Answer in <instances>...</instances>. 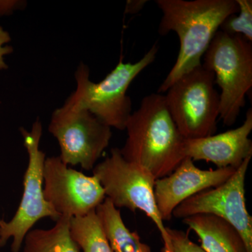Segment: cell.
<instances>
[{"label": "cell", "instance_id": "8992f818", "mask_svg": "<svg viewBox=\"0 0 252 252\" xmlns=\"http://www.w3.org/2000/svg\"><path fill=\"white\" fill-rule=\"evenodd\" d=\"M93 174L103 187L106 198L116 208L126 207L131 212L141 210L152 220L163 242L162 252H171L170 238L158 210L154 186L156 179L137 164L126 160L119 148L95 165Z\"/></svg>", "mask_w": 252, "mask_h": 252}, {"label": "cell", "instance_id": "5b68a950", "mask_svg": "<svg viewBox=\"0 0 252 252\" xmlns=\"http://www.w3.org/2000/svg\"><path fill=\"white\" fill-rule=\"evenodd\" d=\"M215 84L214 73L201 64L184 74L164 94L172 120L187 140L216 132L220 97Z\"/></svg>", "mask_w": 252, "mask_h": 252}, {"label": "cell", "instance_id": "e0dca14e", "mask_svg": "<svg viewBox=\"0 0 252 252\" xmlns=\"http://www.w3.org/2000/svg\"><path fill=\"white\" fill-rule=\"evenodd\" d=\"M239 11L228 16L220 26V31L233 36H240L252 42V1L236 0Z\"/></svg>", "mask_w": 252, "mask_h": 252}, {"label": "cell", "instance_id": "3957f363", "mask_svg": "<svg viewBox=\"0 0 252 252\" xmlns=\"http://www.w3.org/2000/svg\"><path fill=\"white\" fill-rule=\"evenodd\" d=\"M158 51V46L155 43L137 62L125 63L121 58L116 67L98 83L90 80L89 67L81 63L75 72L77 89L66 101L75 108L89 111L110 127L125 130L132 114V100L127 95V89L155 61Z\"/></svg>", "mask_w": 252, "mask_h": 252}, {"label": "cell", "instance_id": "52a82bcc", "mask_svg": "<svg viewBox=\"0 0 252 252\" xmlns=\"http://www.w3.org/2000/svg\"><path fill=\"white\" fill-rule=\"evenodd\" d=\"M23 143L27 149L28 165L23 178V193L16 215L10 221L1 220L0 240L3 246L13 238L11 252H20L23 240L28 232L38 220L49 218L57 221L59 214L55 211L44 195V167L46 155L39 149L42 125L39 120L33 124L32 130L21 127Z\"/></svg>", "mask_w": 252, "mask_h": 252}, {"label": "cell", "instance_id": "7c38bea8", "mask_svg": "<svg viewBox=\"0 0 252 252\" xmlns=\"http://www.w3.org/2000/svg\"><path fill=\"white\" fill-rule=\"evenodd\" d=\"M252 109L247 112L245 122L238 127L218 135L185 141V154L193 161L212 162L217 168L238 169L245 159L252 157Z\"/></svg>", "mask_w": 252, "mask_h": 252}, {"label": "cell", "instance_id": "7a4b0ae2", "mask_svg": "<svg viewBox=\"0 0 252 252\" xmlns=\"http://www.w3.org/2000/svg\"><path fill=\"white\" fill-rule=\"evenodd\" d=\"M123 157L148 170L156 180L167 177L185 158V141L172 120L165 95L145 96L126 123Z\"/></svg>", "mask_w": 252, "mask_h": 252}, {"label": "cell", "instance_id": "277c9868", "mask_svg": "<svg viewBox=\"0 0 252 252\" xmlns=\"http://www.w3.org/2000/svg\"><path fill=\"white\" fill-rule=\"evenodd\" d=\"M203 59L202 65L214 73L220 89V118L233 126L252 87V42L219 30Z\"/></svg>", "mask_w": 252, "mask_h": 252}, {"label": "cell", "instance_id": "8fae6325", "mask_svg": "<svg viewBox=\"0 0 252 252\" xmlns=\"http://www.w3.org/2000/svg\"><path fill=\"white\" fill-rule=\"evenodd\" d=\"M236 170L230 167L201 170L186 157L170 175L156 180L154 195L162 220H171L172 212L181 203L200 192L223 185Z\"/></svg>", "mask_w": 252, "mask_h": 252}, {"label": "cell", "instance_id": "30bf717a", "mask_svg": "<svg viewBox=\"0 0 252 252\" xmlns=\"http://www.w3.org/2000/svg\"><path fill=\"white\" fill-rule=\"evenodd\" d=\"M44 183L46 200L61 217L85 216L106 198L97 177L71 168L60 157L46 158Z\"/></svg>", "mask_w": 252, "mask_h": 252}, {"label": "cell", "instance_id": "ac0fdd59", "mask_svg": "<svg viewBox=\"0 0 252 252\" xmlns=\"http://www.w3.org/2000/svg\"><path fill=\"white\" fill-rule=\"evenodd\" d=\"M166 231L170 238L171 252H207L192 242L185 232L170 227H166Z\"/></svg>", "mask_w": 252, "mask_h": 252}, {"label": "cell", "instance_id": "9a60e30c", "mask_svg": "<svg viewBox=\"0 0 252 252\" xmlns=\"http://www.w3.org/2000/svg\"><path fill=\"white\" fill-rule=\"evenodd\" d=\"M70 220L62 216L50 229L30 230L23 240V252H81L71 235Z\"/></svg>", "mask_w": 252, "mask_h": 252}, {"label": "cell", "instance_id": "4fadbf2b", "mask_svg": "<svg viewBox=\"0 0 252 252\" xmlns=\"http://www.w3.org/2000/svg\"><path fill=\"white\" fill-rule=\"evenodd\" d=\"M182 222L195 232L207 252H247L243 238L228 221L210 214H198Z\"/></svg>", "mask_w": 252, "mask_h": 252}, {"label": "cell", "instance_id": "6da1fadb", "mask_svg": "<svg viewBox=\"0 0 252 252\" xmlns=\"http://www.w3.org/2000/svg\"><path fill=\"white\" fill-rule=\"evenodd\" d=\"M162 16L159 34L175 32L180 39V51L171 70L158 89L163 94L195 67L225 18L239 11L236 0H157Z\"/></svg>", "mask_w": 252, "mask_h": 252}, {"label": "cell", "instance_id": "44dd1931", "mask_svg": "<svg viewBox=\"0 0 252 252\" xmlns=\"http://www.w3.org/2000/svg\"><path fill=\"white\" fill-rule=\"evenodd\" d=\"M1 220H0V225H1ZM3 247L2 244H1V240H0V248Z\"/></svg>", "mask_w": 252, "mask_h": 252}, {"label": "cell", "instance_id": "2e32d148", "mask_svg": "<svg viewBox=\"0 0 252 252\" xmlns=\"http://www.w3.org/2000/svg\"><path fill=\"white\" fill-rule=\"evenodd\" d=\"M70 233L83 252H114L95 210L84 217L71 218Z\"/></svg>", "mask_w": 252, "mask_h": 252}, {"label": "cell", "instance_id": "d6986e66", "mask_svg": "<svg viewBox=\"0 0 252 252\" xmlns=\"http://www.w3.org/2000/svg\"><path fill=\"white\" fill-rule=\"evenodd\" d=\"M10 41H11V36L9 32L4 31L2 27L0 26V70L7 69L8 66L4 62V56L11 54L14 51L11 46H4Z\"/></svg>", "mask_w": 252, "mask_h": 252}, {"label": "cell", "instance_id": "ffe728a7", "mask_svg": "<svg viewBox=\"0 0 252 252\" xmlns=\"http://www.w3.org/2000/svg\"><path fill=\"white\" fill-rule=\"evenodd\" d=\"M147 2V0H128L126 3V14H137L144 9Z\"/></svg>", "mask_w": 252, "mask_h": 252}, {"label": "cell", "instance_id": "5bb4252c", "mask_svg": "<svg viewBox=\"0 0 252 252\" xmlns=\"http://www.w3.org/2000/svg\"><path fill=\"white\" fill-rule=\"evenodd\" d=\"M95 212L114 252H152L150 247L141 241L137 232L127 228L121 212L108 198L97 207Z\"/></svg>", "mask_w": 252, "mask_h": 252}, {"label": "cell", "instance_id": "ba28073f", "mask_svg": "<svg viewBox=\"0 0 252 252\" xmlns=\"http://www.w3.org/2000/svg\"><path fill=\"white\" fill-rule=\"evenodd\" d=\"M49 130L59 142L61 160L86 170H93L112 135L111 127L92 113L67 101L53 112Z\"/></svg>", "mask_w": 252, "mask_h": 252}, {"label": "cell", "instance_id": "9c48e42d", "mask_svg": "<svg viewBox=\"0 0 252 252\" xmlns=\"http://www.w3.org/2000/svg\"><path fill=\"white\" fill-rule=\"evenodd\" d=\"M252 158L244 160L223 185L195 194L178 205L172 217L187 218L198 214H210L230 223L241 235L247 252H252V217L245 198V178Z\"/></svg>", "mask_w": 252, "mask_h": 252}]
</instances>
